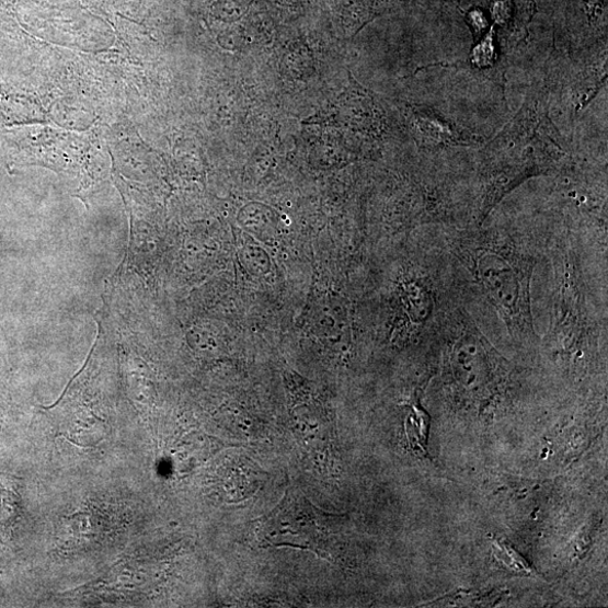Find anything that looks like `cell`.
<instances>
[{
  "label": "cell",
  "instance_id": "6da1fadb",
  "mask_svg": "<svg viewBox=\"0 0 608 608\" xmlns=\"http://www.w3.org/2000/svg\"><path fill=\"white\" fill-rule=\"evenodd\" d=\"M477 286L511 334L535 336L531 279L535 260L509 241H486L463 255Z\"/></svg>",
  "mask_w": 608,
  "mask_h": 608
},
{
  "label": "cell",
  "instance_id": "7a4b0ae2",
  "mask_svg": "<svg viewBox=\"0 0 608 608\" xmlns=\"http://www.w3.org/2000/svg\"><path fill=\"white\" fill-rule=\"evenodd\" d=\"M340 518L316 507L290 485L278 505L259 520L256 536L262 548L290 547L331 558L334 520Z\"/></svg>",
  "mask_w": 608,
  "mask_h": 608
},
{
  "label": "cell",
  "instance_id": "3957f363",
  "mask_svg": "<svg viewBox=\"0 0 608 608\" xmlns=\"http://www.w3.org/2000/svg\"><path fill=\"white\" fill-rule=\"evenodd\" d=\"M495 549H497L500 560L509 566L511 570L527 575L537 574L514 549L507 547L506 544L500 546L498 542H495Z\"/></svg>",
  "mask_w": 608,
  "mask_h": 608
},
{
  "label": "cell",
  "instance_id": "277c9868",
  "mask_svg": "<svg viewBox=\"0 0 608 608\" xmlns=\"http://www.w3.org/2000/svg\"><path fill=\"white\" fill-rule=\"evenodd\" d=\"M494 28L491 30L490 34L485 36L483 41L475 47L472 60L479 67H484L492 65L493 58L495 56L494 51Z\"/></svg>",
  "mask_w": 608,
  "mask_h": 608
},
{
  "label": "cell",
  "instance_id": "5b68a950",
  "mask_svg": "<svg viewBox=\"0 0 608 608\" xmlns=\"http://www.w3.org/2000/svg\"><path fill=\"white\" fill-rule=\"evenodd\" d=\"M511 4L507 0H497L492 8L493 18L497 23H504L511 18Z\"/></svg>",
  "mask_w": 608,
  "mask_h": 608
},
{
  "label": "cell",
  "instance_id": "8992f818",
  "mask_svg": "<svg viewBox=\"0 0 608 608\" xmlns=\"http://www.w3.org/2000/svg\"><path fill=\"white\" fill-rule=\"evenodd\" d=\"M468 22L477 33H481L486 26H489L484 14L479 10H474L469 13Z\"/></svg>",
  "mask_w": 608,
  "mask_h": 608
}]
</instances>
